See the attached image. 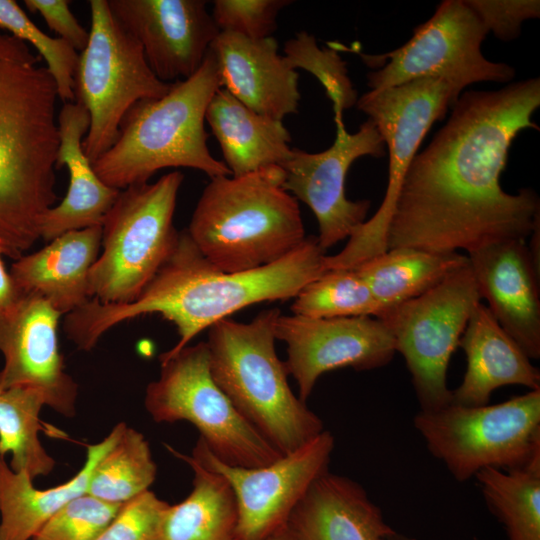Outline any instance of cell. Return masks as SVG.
Listing matches in <instances>:
<instances>
[{
    "label": "cell",
    "instance_id": "cell-33",
    "mask_svg": "<svg viewBox=\"0 0 540 540\" xmlns=\"http://www.w3.org/2000/svg\"><path fill=\"white\" fill-rule=\"evenodd\" d=\"M0 30L30 43L53 77L58 97L64 103L75 100L74 73L79 54L68 42L45 34L14 0H0Z\"/></svg>",
    "mask_w": 540,
    "mask_h": 540
},
{
    "label": "cell",
    "instance_id": "cell-14",
    "mask_svg": "<svg viewBox=\"0 0 540 540\" xmlns=\"http://www.w3.org/2000/svg\"><path fill=\"white\" fill-rule=\"evenodd\" d=\"M334 443L333 435L324 430L294 452L253 468L222 462L200 438L190 456L231 486L238 510V540H265L286 527L311 484L328 471Z\"/></svg>",
    "mask_w": 540,
    "mask_h": 540
},
{
    "label": "cell",
    "instance_id": "cell-38",
    "mask_svg": "<svg viewBox=\"0 0 540 540\" xmlns=\"http://www.w3.org/2000/svg\"><path fill=\"white\" fill-rule=\"evenodd\" d=\"M487 33L502 41L520 36L525 21L540 17L539 0H465Z\"/></svg>",
    "mask_w": 540,
    "mask_h": 540
},
{
    "label": "cell",
    "instance_id": "cell-12",
    "mask_svg": "<svg viewBox=\"0 0 540 540\" xmlns=\"http://www.w3.org/2000/svg\"><path fill=\"white\" fill-rule=\"evenodd\" d=\"M487 34L465 0H444L397 49L377 55L356 52L367 66L376 68L366 76L369 91L420 78L443 79L461 91L479 82L510 83L514 67L482 53Z\"/></svg>",
    "mask_w": 540,
    "mask_h": 540
},
{
    "label": "cell",
    "instance_id": "cell-15",
    "mask_svg": "<svg viewBox=\"0 0 540 540\" xmlns=\"http://www.w3.org/2000/svg\"><path fill=\"white\" fill-rule=\"evenodd\" d=\"M336 137L324 151L309 153L293 148L281 165L283 186L314 213L320 247L327 251L349 238L366 221L371 202L353 201L345 193L349 168L364 156L380 158L386 153L385 143L375 126L367 119L355 133H349L343 119H336Z\"/></svg>",
    "mask_w": 540,
    "mask_h": 540
},
{
    "label": "cell",
    "instance_id": "cell-39",
    "mask_svg": "<svg viewBox=\"0 0 540 540\" xmlns=\"http://www.w3.org/2000/svg\"><path fill=\"white\" fill-rule=\"evenodd\" d=\"M30 12L40 14L49 28L76 51H82L89 39V31L77 21L67 0H25Z\"/></svg>",
    "mask_w": 540,
    "mask_h": 540
},
{
    "label": "cell",
    "instance_id": "cell-11",
    "mask_svg": "<svg viewBox=\"0 0 540 540\" xmlns=\"http://www.w3.org/2000/svg\"><path fill=\"white\" fill-rule=\"evenodd\" d=\"M89 7V39L78 55L74 96L89 114L82 146L93 162L113 145L127 111L140 100L164 96L171 83L156 77L141 45L116 19L107 0H90Z\"/></svg>",
    "mask_w": 540,
    "mask_h": 540
},
{
    "label": "cell",
    "instance_id": "cell-22",
    "mask_svg": "<svg viewBox=\"0 0 540 540\" xmlns=\"http://www.w3.org/2000/svg\"><path fill=\"white\" fill-rule=\"evenodd\" d=\"M467 360L461 384L451 390L450 403L489 404L491 394L506 385L540 390V371L482 302L473 310L460 338Z\"/></svg>",
    "mask_w": 540,
    "mask_h": 540
},
{
    "label": "cell",
    "instance_id": "cell-5",
    "mask_svg": "<svg viewBox=\"0 0 540 540\" xmlns=\"http://www.w3.org/2000/svg\"><path fill=\"white\" fill-rule=\"evenodd\" d=\"M220 87L209 50L192 76L171 83L164 96L140 100L127 111L113 145L92 162L95 173L118 190L147 183L170 167L199 170L210 179L231 175L209 151L204 127L207 106Z\"/></svg>",
    "mask_w": 540,
    "mask_h": 540
},
{
    "label": "cell",
    "instance_id": "cell-35",
    "mask_svg": "<svg viewBox=\"0 0 540 540\" xmlns=\"http://www.w3.org/2000/svg\"><path fill=\"white\" fill-rule=\"evenodd\" d=\"M121 505L81 494L54 513L31 540H94Z\"/></svg>",
    "mask_w": 540,
    "mask_h": 540
},
{
    "label": "cell",
    "instance_id": "cell-4",
    "mask_svg": "<svg viewBox=\"0 0 540 540\" xmlns=\"http://www.w3.org/2000/svg\"><path fill=\"white\" fill-rule=\"evenodd\" d=\"M281 166L218 176L204 188L186 229L201 254L225 272L272 264L306 239L298 200Z\"/></svg>",
    "mask_w": 540,
    "mask_h": 540
},
{
    "label": "cell",
    "instance_id": "cell-37",
    "mask_svg": "<svg viewBox=\"0 0 540 540\" xmlns=\"http://www.w3.org/2000/svg\"><path fill=\"white\" fill-rule=\"evenodd\" d=\"M289 0H215L211 16L219 31L250 39L272 37L279 12Z\"/></svg>",
    "mask_w": 540,
    "mask_h": 540
},
{
    "label": "cell",
    "instance_id": "cell-40",
    "mask_svg": "<svg viewBox=\"0 0 540 540\" xmlns=\"http://www.w3.org/2000/svg\"><path fill=\"white\" fill-rule=\"evenodd\" d=\"M0 253V307L9 304L18 294Z\"/></svg>",
    "mask_w": 540,
    "mask_h": 540
},
{
    "label": "cell",
    "instance_id": "cell-31",
    "mask_svg": "<svg viewBox=\"0 0 540 540\" xmlns=\"http://www.w3.org/2000/svg\"><path fill=\"white\" fill-rule=\"evenodd\" d=\"M156 474L148 441L125 423L116 441L94 466L86 493L121 505L149 490Z\"/></svg>",
    "mask_w": 540,
    "mask_h": 540
},
{
    "label": "cell",
    "instance_id": "cell-8",
    "mask_svg": "<svg viewBox=\"0 0 540 540\" xmlns=\"http://www.w3.org/2000/svg\"><path fill=\"white\" fill-rule=\"evenodd\" d=\"M413 424L459 482L486 468L512 470L540 460V390L494 405L420 410Z\"/></svg>",
    "mask_w": 540,
    "mask_h": 540
},
{
    "label": "cell",
    "instance_id": "cell-23",
    "mask_svg": "<svg viewBox=\"0 0 540 540\" xmlns=\"http://www.w3.org/2000/svg\"><path fill=\"white\" fill-rule=\"evenodd\" d=\"M286 526L294 540H387L395 536L359 483L329 471L311 484Z\"/></svg>",
    "mask_w": 540,
    "mask_h": 540
},
{
    "label": "cell",
    "instance_id": "cell-34",
    "mask_svg": "<svg viewBox=\"0 0 540 540\" xmlns=\"http://www.w3.org/2000/svg\"><path fill=\"white\" fill-rule=\"evenodd\" d=\"M283 52L292 69H303L319 80L333 104L334 120L343 119L344 111L356 104L358 94L338 50L320 48L313 35L301 31L285 43Z\"/></svg>",
    "mask_w": 540,
    "mask_h": 540
},
{
    "label": "cell",
    "instance_id": "cell-36",
    "mask_svg": "<svg viewBox=\"0 0 540 540\" xmlns=\"http://www.w3.org/2000/svg\"><path fill=\"white\" fill-rule=\"evenodd\" d=\"M169 503L146 490L123 503L94 540H162Z\"/></svg>",
    "mask_w": 540,
    "mask_h": 540
},
{
    "label": "cell",
    "instance_id": "cell-2",
    "mask_svg": "<svg viewBox=\"0 0 540 540\" xmlns=\"http://www.w3.org/2000/svg\"><path fill=\"white\" fill-rule=\"evenodd\" d=\"M326 251L317 236L282 259L248 271L225 272L197 249L186 230L179 232L171 255L132 302L104 304L91 298L66 315L64 332L79 350H92L118 324L147 314L172 322L177 343L159 358L179 352L201 331L249 305L295 298L326 271Z\"/></svg>",
    "mask_w": 540,
    "mask_h": 540
},
{
    "label": "cell",
    "instance_id": "cell-29",
    "mask_svg": "<svg viewBox=\"0 0 540 540\" xmlns=\"http://www.w3.org/2000/svg\"><path fill=\"white\" fill-rule=\"evenodd\" d=\"M42 392L19 385L0 392V454H11L9 467L25 472L33 480L50 474L55 460L40 442V411L45 406Z\"/></svg>",
    "mask_w": 540,
    "mask_h": 540
},
{
    "label": "cell",
    "instance_id": "cell-28",
    "mask_svg": "<svg viewBox=\"0 0 540 540\" xmlns=\"http://www.w3.org/2000/svg\"><path fill=\"white\" fill-rule=\"evenodd\" d=\"M167 450L187 463L194 472L193 488L181 502L169 505L162 540H238V510L227 480L190 455L166 445Z\"/></svg>",
    "mask_w": 540,
    "mask_h": 540
},
{
    "label": "cell",
    "instance_id": "cell-27",
    "mask_svg": "<svg viewBox=\"0 0 540 540\" xmlns=\"http://www.w3.org/2000/svg\"><path fill=\"white\" fill-rule=\"evenodd\" d=\"M468 263L459 252H434L399 247L375 255L354 267L368 285L378 316L432 289Z\"/></svg>",
    "mask_w": 540,
    "mask_h": 540
},
{
    "label": "cell",
    "instance_id": "cell-1",
    "mask_svg": "<svg viewBox=\"0 0 540 540\" xmlns=\"http://www.w3.org/2000/svg\"><path fill=\"white\" fill-rule=\"evenodd\" d=\"M540 107V78L497 90L462 92L446 123L417 153L403 179L387 231V250L472 252L504 240L528 241L540 224L535 190L500 185L508 151Z\"/></svg>",
    "mask_w": 540,
    "mask_h": 540
},
{
    "label": "cell",
    "instance_id": "cell-6",
    "mask_svg": "<svg viewBox=\"0 0 540 540\" xmlns=\"http://www.w3.org/2000/svg\"><path fill=\"white\" fill-rule=\"evenodd\" d=\"M277 308L249 323L224 318L209 328L210 370L237 411L282 455L322 431V420L292 392L285 362L275 350Z\"/></svg>",
    "mask_w": 540,
    "mask_h": 540
},
{
    "label": "cell",
    "instance_id": "cell-20",
    "mask_svg": "<svg viewBox=\"0 0 540 540\" xmlns=\"http://www.w3.org/2000/svg\"><path fill=\"white\" fill-rule=\"evenodd\" d=\"M221 87L253 111L277 120L297 112L298 73L273 37L250 39L219 31L210 45Z\"/></svg>",
    "mask_w": 540,
    "mask_h": 540
},
{
    "label": "cell",
    "instance_id": "cell-9",
    "mask_svg": "<svg viewBox=\"0 0 540 540\" xmlns=\"http://www.w3.org/2000/svg\"><path fill=\"white\" fill-rule=\"evenodd\" d=\"M462 91L439 78H420L380 91H368L357 109L377 127L388 152V183L374 215L348 238L335 255H326V269L354 268L387 250V231L409 165L431 126L444 119Z\"/></svg>",
    "mask_w": 540,
    "mask_h": 540
},
{
    "label": "cell",
    "instance_id": "cell-19",
    "mask_svg": "<svg viewBox=\"0 0 540 540\" xmlns=\"http://www.w3.org/2000/svg\"><path fill=\"white\" fill-rule=\"evenodd\" d=\"M481 299L531 359L540 358V266L525 240H504L467 254Z\"/></svg>",
    "mask_w": 540,
    "mask_h": 540
},
{
    "label": "cell",
    "instance_id": "cell-25",
    "mask_svg": "<svg viewBox=\"0 0 540 540\" xmlns=\"http://www.w3.org/2000/svg\"><path fill=\"white\" fill-rule=\"evenodd\" d=\"M232 176L281 166L290 156L291 136L281 120L261 115L220 87L205 114Z\"/></svg>",
    "mask_w": 540,
    "mask_h": 540
},
{
    "label": "cell",
    "instance_id": "cell-17",
    "mask_svg": "<svg viewBox=\"0 0 540 540\" xmlns=\"http://www.w3.org/2000/svg\"><path fill=\"white\" fill-rule=\"evenodd\" d=\"M62 315L36 294L18 293L0 307V390L19 385L40 390L46 406L64 417L76 414L78 385L65 371L57 325Z\"/></svg>",
    "mask_w": 540,
    "mask_h": 540
},
{
    "label": "cell",
    "instance_id": "cell-7",
    "mask_svg": "<svg viewBox=\"0 0 540 540\" xmlns=\"http://www.w3.org/2000/svg\"><path fill=\"white\" fill-rule=\"evenodd\" d=\"M183 179L174 171L120 190L102 224L101 253L88 275L90 298L130 303L153 279L178 240L173 217Z\"/></svg>",
    "mask_w": 540,
    "mask_h": 540
},
{
    "label": "cell",
    "instance_id": "cell-13",
    "mask_svg": "<svg viewBox=\"0 0 540 540\" xmlns=\"http://www.w3.org/2000/svg\"><path fill=\"white\" fill-rule=\"evenodd\" d=\"M467 264L422 295L383 314L411 374L420 410H435L451 401L447 370L470 316L481 302Z\"/></svg>",
    "mask_w": 540,
    "mask_h": 540
},
{
    "label": "cell",
    "instance_id": "cell-24",
    "mask_svg": "<svg viewBox=\"0 0 540 540\" xmlns=\"http://www.w3.org/2000/svg\"><path fill=\"white\" fill-rule=\"evenodd\" d=\"M101 240L102 226H94L64 233L23 254L9 270L16 291L41 296L61 315L77 310L91 299L88 275Z\"/></svg>",
    "mask_w": 540,
    "mask_h": 540
},
{
    "label": "cell",
    "instance_id": "cell-10",
    "mask_svg": "<svg viewBox=\"0 0 540 540\" xmlns=\"http://www.w3.org/2000/svg\"><path fill=\"white\" fill-rule=\"evenodd\" d=\"M159 361L160 376L147 385L144 398L155 422H190L214 456L229 465L261 467L282 456L215 383L206 342Z\"/></svg>",
    "mask_w": 540,
    "mask_h": 540
},
{
    "label": "cell",
    "instance_id": "cell-30",
    "mask_svg": "<svg viewBox=\"0 0 540 540\" xmlns=\"http://www.w3.org/2000/svg\"><path fill=\"white\" fill-rule=\"evenodd\" d=\"M474 477L508 540H540V460L512 470L486 468Z\"/></svg>",
    "mask_w": 540,
    "mask_h": 540
},
{
    "label": "cell",
    "instance_id": "cell-32",
    "mask_svg": "<svg viewBox=\"0 0 540 540\" xmlns=\"http://www.w3.org/2000/svg\"><path fill=\"white\" fill-rule=\"evenodd\" d=\"M291 311L309 318H377L379 313L368 285L355 268L326 270L297 294Z\"/></svg>",
    "mask_w": 540,
    "mask_h": 540
},
{
    "label": "cell",
    "instance_id": "cell-41",
    "mask_svg": "<svg viewBox=\"0 0 540 540\" xmlns=\"http://www.w3.org/2000/svg\"><path fill=\"white\" fill-rule=\"evenodd\" d=\"M265 540H294L287 526L275 532Z\"/></svg>",
    "mask_w": 540,
    "mask_h": 540
},
{
    "label": "cell",
    "instance_id": "cell-26",
    "mask_svg": "<svg viewBox=\"0 0 540 540\" xmlns=\"http://www.w3.org/2000/svg\"><path fill=\"white\" fill-rule=\"evenodd\" d=\"M125 422L102 441L87 445L78 473L61 485L38 489L25 472H15L0 454V540H31L43 524L71 499L86 493L97 461L113 445Z\"/></svg>",
    "mask_w": 540,
    "mask_h": 540
},
{
    "label": "cell",
    "instance_id": "cell-3",
    "mask_svg": "<svg viewBox=\"0 0 540 540\" xmlns=\"http://www.w3.org/2000/svg\"><path fill=\"white\" fill-rule=\"evenodd\" d=\"M57 88L41 57L0 30V253L13 260L40 239L57 200Z\"/></svg>",
    "mask_w": 540,
    "mask_h": 540
},
{
    "label": "cell",
    "instance_id": "cell-42",
    "mask_svg": "<svg viewBox=\"0 0 540 540\" xmlns=\"http://www.w3.org/2000/svg\"><path fill=\"white\" fill-rule=\"evenodd\" d=\"M0 392H1V390H0Z\"/></svg>",
    "mask_w": 540,
    "mask_h": 540
},
{
    "label": "cell",
    "instance_id": "cell-16",
    "mask_svg": "<svg viewBox=\"0 0 540 540\" xmlns=\"http://www.w3.org/2000/svg\"><path fill=\"white\" fill-rule=\"evenodd\" d=\"M275 337L287 346L285 362L305 402L326 372L353 368L371 370L387 365L396 353L387 326L372 316L309 318L280 315Z\"/></svg>",
    "mask_w": 540,
    "mask_h": 540
},
{
    "label": "cell",
    "instance_id": "cell-21",
    "mask_svg": "<svg viewBox=\"0 0 540 540\" xmlns=\"http://www.w3.org/2000/svg\"><path fill=\"white\" fill-rule=\"evenodd\" d=\"M57 123L55 168L67 167L69 186L62 201L41 218L40 238L48 242L70 231L102 226L120 192L98 177L84 153L82 142L90 124L88 111L77 102L64 103Z\"/></svg>",
    "mask_w": 540,
    "mask_h": 540
},
{
    "label": "cell",
    "instance_id": "cell-18",
    "mask_svg": "<svg viewBox=\"0 0 540 540\" xmlns=\"http://www.w3.org/2000/svg\"><path fill=\"white\" fill-rule=\"evenodd\" d=\"M107 1L141 45L150 69L166 83L192 76L219 33L204 0Z\"/></svg>",
    "mask_w": 540,
    "mask_h": 540
}]
</instances>
